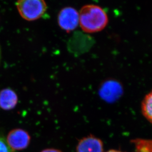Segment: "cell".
<instances>
[{
	"label": "cell",
	"instance_id": "1",
	"mask_svg": "<svg viewBox=\"0 0 152 152\" xmlns=\"http://www.w3.org/2000/svg\"><path fill=\"white\" fill-rule=\"evenodd\" d=\"M108 22V18L106 12L96 4H86L79 11V25L86 33L100 32L104 29Z\"/></svg>",
	"mask_w": 152,
	"mask_h": 152
},
{
	"label": "cell",
	"instance_id": "2",
	"mask_svg": "<svg viewBox=\"0 0 152 152\" xmlns=\"http://www.w3.org/2000/svg\"><path fill=\"white\" fill-rule=\"evenodd\" d=\"M19 13L28 21H33L40 18L45 13L48 7L42 0H21L16 3Z\"/></svg>",
	"mask_w": 152,
	"mask_h": 152
},
{
	"label": "cell",
	"instance_id": "3",
	"mask_svg": "<svg viewBox=\"0 0 152 152\" xmlns=\"http://www.w3.org/2000/svg\"><path fill=\"white\" fill-rule=\"evenodd\" d=\"M58 21L59 26L63 30L71 32L79 25V12L73 7H64L59 12Z\"/></svg>",
	"mask_w": 152,
	"mask_h": 152
},
{
	"label": "cell",
	"instance_id": "4",
	"mask_svg": "<svg viewBox=\"0 0 152 152\" xmlns=\"http://www.w3.org/2000/svg\"><path fill=\"white\" fill-rule=\"evenodd\" d=\"M31 137L26 131L16 129L10 131L7 137V142L13 151H21L27 148L30 143Z\"/></svg>",
	"mask_w": 152,
	"mask_h": 152
},
{
	"label": "cell",
	"instance_id": "5",
	"mask_svg": "<svg viewBox=\"0 0 152 152\" xmlns=\"http://www.w3.org/2000/svg\"><path fill=\"white\" fill-rule=\"evenodd\" d=\"M122 92L121 85L115 81H108L102 85L100 95L107 102H114L119 98Z\"/></svg>",
	"mask_w": 152,
	"mask_h": 152
},
{
	"label": "cell",
	"instance_id": "6",
	"mask_svg": "<svg viewBox=\"0 0 152 152\" xmlns=\"http://www.w3.org/2000/svg\"><path fill=\"white\" fill-rule=\"evenodd\" d=\"M77 152H103L102 141L94 136H89L81 139L77 146Z\"/></svg>",
	"mask_w": 152,
	"mask_h": 152
},
{
	"label": "cell",
	"instance_id": "7",
	"mask_svg": "<svg viewBox=\"0 0 152 152\" xmlns=\"http://www.w3.org/2000/svg\"><path fill=\"white\" fill-rule=\"evenodd\" d=\"M18 96L16 93L10 88L0 92V107L4 110L13 109L17 104Z\"/></svg>",
	"mask_w": 152,
	"mask_h": 152
},
{
	"label": "cell",
	"instance_id": "8",
	"mask_svg": "<svg viewBox=\"0 0 152 152\" xmlns=\"http://www.w3.org/2000/svg\"><path fill=\"white\" fill-rule=\"evenodd\" d=\"M141 111L145 118L152 123V90L147 94L143 99Z\"/></svg>",
	"mask_w": 152,
	"mask_h": 152
},
{
	"label": "cell",
	"instance_id": "9",
	"mask_svg": "<svg viewBox=\"0 0 152 152\" xmlns=\"http://www.w3.org/2000/svg\"><path fill=\"white\" fill-rule=\"evenodd\" d=\"M132 142L136 152H152V140L135 139Z\"/></svg>",
	"mask_w": 152,
	"mask_h": 152
},
{
	"label": "cell",
	"instance_id": "10",
	"mask_svg": "<svg viewBox=\"0 0 152 152\" xmlns=\"http://www.w3.org/2000/svg\"><path fill=\"white\" fill-rule=\"evenodd\" d=\"M0 152H16L13 151L7 144L4 138L0 136Z\"/></svg>",
	"mask_w": 152,
	"mask_h": 152
},
{
	"label": "cell",
	"instance_id": "11",
	"mask_svg": "<svg viewBox=\"0 0 152 152\" xmlns=\"http://www.w3.org/2000/svg\"><path fill=\"white\" fill-rule=\"evenodd\" d=\"M41 152H62L59 150L55 149H45Z\"/></svg>",
	"mask_w": 152,
	"mask_h": 152
},
{
	"label": "cell",
	"instance_id": "12",
	"mask_svg": "<svg viewBox=\"0 0 152 152\" xmlns=\"http://www.w3.org/2000/svg\"><path fill=\"white\" fill-rule=\"evenodd\" d=\"M106 152H123L122 151H118V150H110L109 151H107Z\"/></svg>",
	"mask_w": 152,
	"mask_h": 152
},
{
	"label": "cell",
	"instance_id": "13",
	"mask_svg": "<svg viewBox=\"0 0 152 152\" xmlns=\"http://www.w3.org/2000/svg\"><path fill=\"white\" fill-rule=\"evenodd\" d=\"M1 49L0 47V61H1Z\"/></svg>",
	"mask_w": 152,
	"mask_h": 152
}]
</instances>
